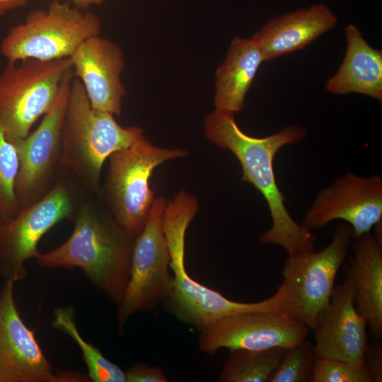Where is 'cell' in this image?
<instances>
[{
	"label": "cell",
	"mask_w": 382,
	"mask_h": 382,
	"mask_svg": "<svg viewBox=\"0 0 382 382\" xmlns=\"http://www.w3.org/2000/svg\"><path fill=\"white\" fill-rule=\"evenodd\" d=\"M74 76L82 83L93 108L120 115L127 91L121 76L122 48L100 35L83 41L69 57Z\"/></svg>",
	"instance_id": "16"
},
{
	"label": "cell",
	"mask_w": 382,
	"mask_h": 382,
	"mask_svg": "<svg viewBox=\"0 0 382 382\" xmlns=\"http://www.w3.org/2000/svg\"><path fill=\"white\" fill-rule=\"evenodd\" d=\"M264 62L252 38L234 37L226 59L215 74V109L233 113L245 106V100L258 69Z\"/></svg>",
	"instance_id": "20"
},
{
	"label": "cell",
	"mask_w": 382,
	"mask_h": 382,
	"mask_svg": "<svg viewBox=\"0 0 382 382\" xmlns=\"http://www.w3.org/2000/svg\"><path fill=\"white\" fill-rule=\"evenodd\" d=\"M99 17L64 0H52L45 8L28 13L11 26L0 43L8 62L69 58L86 39L100 35Z\"/></svg>",
	"instance_id": "5"
},
{
	"label": "cell",
	"mask_w": 382,
	"mask_h": 382,
	"mask_svg": "<svg viewBox=\"0 0 382 382\" xmlns=\"http://www.w3.org/2000/svg\"><path fill=\"white\" fill-rule=\"evenodd\" d=\"M355 238L345 270L354 286V304L367 322L374 340L382 337V221Z\"/></svg>",
	"instance_id": "18"
},
{
	"label": "cell",
	"mask_w": 382,
	"mask_h": 382,
	"mask_svg": "<svg viewBox=\"0 0 382 382\" xmlns=\"http://www.w3.org/2000/svg\"><path fill=\"white\" fill-rule=\"evenodd\" d=\"M14 282L0 289V382H59L14 299Z\"/></svg>",
	"instance_id": "14"
},
{
	"label": "cell",
	"mask_w": 382,
	"mask_h": 382,
	"mask_svg": "<svg viewBox=\"0 0 382 382\" xmlns=\"http://www.w3.org/2000/svg\"><path fill=\"white\" fill-rule=\"evenodd\" d=\"M288 349H230L218 382H268Z\"/></svg>",
	"instance_id": "21"
},
{
	"label": "cell",
	"mask_w": 382,
	"mask_h": 382,
	"mask_svg": "<svg viewBox=\"0 0 382 382\" xmlns=\"http://www.w3.org/2000/svg\"><path fill=\"white\" fill-rule=\"evenodd\" d=\"M316 354L307 339L288 349L268 382H308L311 381Z\"/></svg>",
	"instance_id": "24"
},
{
	"label": "cell",
	"mask_w": 382,
	"mask_h": 382,
	"mask_svg": "<svg viewBox=\"0 0 382 382\" xmlns=\"http://www.w3.org/2000/svg\"><path fill=\"white\" fill-rule=\"evenodd\" d=\"M193 219L192 213L180 207L163 214L162 226L170 257L173 278L163 304L178 320L201 331L229 315L257 311H281L282 289L269 299L253 303L235 301L193 279L185 265L187 228Z\"/></svg>",
	"instance_id": "4"
},
{
	"label": "cell",
	"mask_w": 382,
	"mask_h": 382,
	"mask_svg": "<svg viewBox=\"0 0 382 382\" xmlns=\"http://www.w3.org/2000/svg\"><path fill=\"white\" fill-rule=\"evenodd\" d=\"M72 71L63 80L50 110L37 128L16 146L19 169L16 193L19 209L45 196L54 186L62 170V127L67 103Z\"/></svg>",
	"instance_id": "11"
},
{
	"label": "cell",
	"mask_w": 382,
	"mask_h": 382,
	"mask_svg": "<svg viewBox=\"0 0 382 382\" xmlns=\"http://www.w3.org/2000/svg\"><path fill=\"white\" fill-rule=\"evenodd\" d=\"M187 154L184 149L156 146L144 137L109 156L108 170L98 196L118 224L137 236L155 199L149 187L154 169L168 160L183 158Z\"/></svg>",
	"instance_id": "6"
},
{
	"label": "cell",
	"mask_w": 382,
	"mask_h": 382,
	"mask_svg": "<svg viewBox=\"0 0 382 382\" xmlns=\"http://www.w3.org/2000/svg\"><path fill=\"white\" fill-rule=\"evenodd\" d=\"M70 237L59 247L35 258L45 268H81L90 282L117 303L131 276L137 236L115 220L98 195L79 204Z\"/></svg>",
	"instance_id": "2"
},
{
	"label": "cell",
	"mask_w": 382,
	"mask_h": 382,
	"mask_svg": "<svg viewBox=\"0 0 382 382\" xmlns=\"http://www.w3.org/2000/svg\"><path fill=\"white\" fill-rule=\"evenodd\" d=\"M137 126L124 127L114 115L91 105L78 79L70 86L62 127V170L87 195H98L103 163L114 152L144 137Z\"/></svg>",
	"instance_id": "3"
},
{
	"label": "cell",
	"mask_w": 382,
	"mask_h": 382,
	"mask_svg": "<svg viewBox=\"0 0 382 382\" xmlns=\"http://www.w3.org/2000/svg\"><path fill=\"white\" fill-rule=\"evenodd\" d=\"M126 382H167L162 368L151 366L146 363L136 362L127 371Z\"/></svg>",
	"instance_id": "26"
},
{
	"label": "cell",
	"mask_w": 382,
	"mask_h": 382,
	"mask_svg": "<svg viewBox=\"0 0 382 382\" xmlns=\"http://www.w3.org/2000/svg\"><path fill=\"white\" fill-rule=\"evenodd\" d=\"M198 348L214 354L220 349H290L306 339L309 329L279 311H257L225 316L202 330Z\"/></svg>",
	"instance_id": "12"
},
{
	"label": "cell",
	"mask_w": 382,
	"mask_h": 382,
	"mask_svg": "<svg viewBox=\"0 0 382 382\" xmlns=\"http://www.w3.org/2000/svg\"><path fill=\"white\" fill-rule=\"evenodd\" d=\"M52 325L68 335L78 345L91 381L126 382L125 371L108 360L98 347L83 338L77 328L71 306L57 307L53 312Z\"/></svg>",
	"instance_id": "22"
},
{
	"label": "cell",
	"mask_w": 382,
	"mask_h": 382,
	"mask_svg": "<svg viewBox=\"0 0 382 382\" xmlns=\"http://www.w3.org/2000/svg\"><path fill=\"white\" fill-rule=\"evenodd\" d=\"M71 3L74 6L81 9L88 10L92 6H98L103 4L105 0H64Z\"/></svg>",
	"instance_id": "29"
},
{
	"label": "cell",
	"mask_w": 382,
	"mask_h": 382,
	"mask_svg": "<svg viewBox=\"0 0 382 382\" xmlns=\"http://www.w3.org/2000/svg\"><path fill=\"white\" fill-rule=\"evenodd\" d=\"M337 23L332 10L318 3L270 20L251 38L267 62L303 50Z\"/></svg>",
	"instance_id": "17"
},
{
	"label": "cell",
	"mask_w": 382,
	"mask_h": 382,
	"mask_svg": "<svg viewBox=\"0 0 382 382\" xmlns=\"http://www.w3.org/2000/svg\"><path fill=\"white\" fill-rule=\"evenodd\" d=\"M379 341L367 344L364 354V364L372 382L382 381V346Z\"/></svg>",
	"instance_id": "27"
},
{
	"label": "cell",
	"mask_w": 382,
	"mask_h": 382,
	"mask_svg": "<svg viewBox=\"0 0 382 382\" xmlns=\"http://www.w3.org/2000/svg\"><path fill=\"white\" fill-rule=\"evenodd\" d=\"M18 169L16 146L0 125V224L13 218L20 210L16 193Z\"/></svg>",
	"instance_id": "23"
},
{
	"label": "cell",
	"mask_w": 382,
	"mask_h": 382,
	"mask_svg": "<svg viewBox=\"0 0 382 382\" xmlns=\"http://www.w3.org/2000/svg\"><path fill=\"white\" fill-rule=\"evenodd\" d=\"M71 71L69 58L7 62L0 71V125L9 140L29 134L35 122L50 110Z\"/></svg>",
	"instance_id": "8"
},
{
	"label": "cell",
	"mask_w": 382,
	"mask_h": 382,
	"mask_svg": "<svg viewBox=\"0 0 382 382\" xmlns=\"http://www.w3.org/2000/svg\"><path fill=\"white\" fill-rule=\"evenodd\" d=\"M86 195L71 176L61 171L45 196L0 224V277L14 282L25 279V262L40 253L41 238L62 220L74 219Z\"/></svg>",
	"instance_id": "7"
},
{
	"label": "cell",
	"mask_w": 382,
	"mask_h": 382,
	"mask_svg": "<svg viewBox=\"0 0 382 382\" xmlns=\"http://www.w3.org/2000/svg\"><path fill=\"white\" fill-rule=\"evenodd\" d=\"M234 114L215 109L204 120V133L210 141L234 154L241 166V181L253 185L265 199L272 226L260 235V242L278 245L288 255L313 250L316 236L290 215L273 166L279 150L303 140L306 129L289 125L269 136L253 137L239 128Z\"/></svg>",
	"instance_id": "1"
},
{
	"label": "cell",
	"mask_w": 382,
	"mask_h": 382,
	"mask_svg": "<svg viewBox=\"0 0 382 382\" xmlns=\"http://www.w3.org/2000/svg\"><path fill=\"white\" fill-rule=\"evenodd\" d=\"M352 228L340 224L328 246L319 252L288 255L282 271V312L313 330L318 313L328 304L336 274L351 245Z\"/></svg>",
	"instance_id": "9"
},
{
	"label": "cell",
	"mask_w": 382,
	"mask_h": 382,
	"mask_svg": "<svg viewBox=\"0 0 382 382\" xmlns=\"http://www.w3.org/2000/svg\"><path fill=\"white\" fill-rule=\"evenodd\" d=\"M31 0H0V17L26 6Z\"/></svg>",
	"instance_id": "28"
},
{
	"label": "cell",
	"mask_w": 382,
	"mask_h": 382,
	"mask_svg": "<svg viewBox=\"0 0 382 382\" xmlns=\"http://www.w3.org/2000/svg\"><path fill=\"white\" fill-rule=\"evenodd\" d=\"M337 219L348 223L354 238L369 233L382 221L381 177L352 173L339 177L318 192L302 225L318 229Z\"/></svg>",
	"instance_id": "13"
},
{
	"label": "cell",
	"mask_w": 382,
	"mask_h": 382,
	"mask_svg": "<svg viewBox=\"0 0 382 382\" xmlns=\"http://www.w3.org/2000/svg\"><path fill=\"white\" fill-rule=\"evenodd\" d=\"M311 382H372L365 365L316 357Z\"/></svg>",
	"instance_id": "25"
},
{
	"label": "cell",
	"mask_w": 382,
	"mask_h": 382,
	"mask_svg": "<svg viewBox=\"0 0 382 382\" xmlns=\"http://www.w3.org/2000/svg\"><path fill=\"white\" fill-rule=\"evenodd\" d=\"M166 201L154 199L146 221L137 236L131 276L126 289L116 303L118 332L124 334L127 320L139 312L149 311L162 303L170 286V257L162 226Z\"/></svg>",
	"instance_id": "10"
},
{
	"label": "cell",
	"mask_w": 382,
	"mask_h": 382,
	"mask_svg": "<svg viewBox=\"0 0 382 382\" xmlns=\"http://www.w3.org/2000/svg\"><path fill=\"white\" fill-rule=\"evenodd\" d=\"M354 292L353 282L347 274L317 316L313 329L316 357L364 365L367 322L355 307Z\"/></svg>",
	"instance_id": "15"
},
{
	"label": "cell",
	"mask_w": 382,
	"mask_h": 382,
	"mask_svg": "<svg viewBox=\"0 0 382 382\" xmlns=\"http://www.w3.org/2000/svg\"><path fill=\"white\" fill-rule=\"evenodd\" d=\"M347 49L339 69L325 85L332 94H362L382 101V51L371 47L357 26L345 28Z\"/></svg>",
	"instance_id": "19"
}]
</instances>
